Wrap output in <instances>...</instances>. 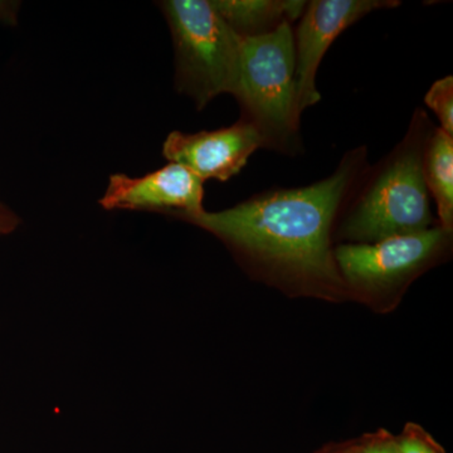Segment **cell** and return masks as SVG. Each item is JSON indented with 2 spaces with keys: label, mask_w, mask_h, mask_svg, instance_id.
Here are the masks:
<instances>
[{
  "label": "cell",
  "mask_w": 453,
  "mask_h": 453,
  "mask_svg": "<svg viewBox=\"0 0 453 453\" xmlns=\"http://www.w3.org/2000/svg\"><path fill=\"white\" fill-rule=\"evenodd\" d=\"M342 453H401L398 440L389 436L378 437Z\"/></svg>",
  "instance_id": "13"
},
{
  "label": "cell",
  "mask_w": 453,
  "mask_h": 453,
  "mask_svg": "<svg viewBox=\"0 0 453 453\" xmlns=\"http://www.w3.org/2000/svg\"><path fill=\"white\" fill-rule=\"evenodd\" d=\"M425 104L440 120L441 129L453 136V77L451 74L437 80L429 88Z\"/></svg>",
  "instance_id": "11"
},
{
  "label": "cell",
  "mask_w": 453,
  "mask_h": 453,
  "mask_svg": "<svg viewBox=\"0 0 453 453\" xmlns=\"http://www.w3.org/2000/svg\"><path fill=\"white\" fill-rule=\"evenodd\" d=\"M451 234L438 226L375 243L342 244L334 250V259L342 281L354 288L380 290L427 267L446 249Z\"/></svg>",
  "instance_id": "5"
},
{
  "label": "cell",
  "mask_w": 453,
  "mask_h": 453,
  "mask_svg": "<svg viewBox=\"0 0 453 453\" xmlns=\"http://www.w3.org/2000/svg\"><path fill=\"white\" fill-rule=\"evenodd\" d=\"M217 13L241 38H255L292 25L303 16L306 0H211Z\"/></svg>",
  "instance_id": "9"
},
{
  "label": "cell",
  "mask_w": 453,
  "mask_h": 453,
  "mask_svg": "<svg viewBox=\"0 0 453 453\" xmlns=\"http://www.w3.org/2000/svg\"><path fill=\"white\" fill-rule=\"evenodd\" d=\"M401 453H445L421 428H410L398 438Z\"/></svg>",
  "instance_id": "12"
},
{
  "label": "cell",
  "mask_w": 453,
  "mask_h": 453,
  "mask_svg": "<svg viewBox=\"0 0 453 453\" xmlns=\"http://www.w3.org/2000/svg\"><path fill=\"white\" fill-rule=\"evenodd\" d=\"M234 97L241 119L258 134L262 148L288 157L303 151L291 25L261 37L242 38Z\"/></svg>",
  "instance_id": "3"
},
{
  "label": "cell",
  "mask_w": 453,
  "mask_h": 453,
  "mask_svg": "<svg viewBox=\"0 0 453 453\" xmlns=\"http://www.w3.org/2000/svg\"><path fill=\"white\" fill-rule=\"evenodd\" d=\"M2 210H5V208H4V207H3V205H2V204H0V211H2Z\"/></svg>",
  "instance_id": "15"
},
{
  "label": "cell",
  "mask_w": 453,
  "mask_h": 453,
  "mask_svg": "<svg viewBox=\"0 0 453 453\" xmlns=\"http://www.w3.org/2000/svg\"><path fill=\"white\" fill-rule=\"evenodd\" d=\"M369 166L368 148L357 146L333 174L314 184L275 188L228 210H204L181 219L273 273L335 290L344 281L334 259V225Z\"/></svg>",
  "instance_id": "1"
},
{
  "label": "cell",
  "mask_w": 453,
  "mask_h": 453,
  "mask_svg": "<svg viewBox=\"0 0 453 453\" xmlns=\"http://www.w3.org/2000/svg\"><path fill=\"white\" fill-rule=\"evenodd\" d=\"M399 0H310L294 31L295 82L299 111L321 100L316 85L325 53L354 23L380 9L396 8Z\"/></svg>",
  "instance_id": "6"
},
{
  "label": "cell",
  "mask_w": 453,
  "mask_h": 453,
  "mask_svg": "<svg viewBox=\"0 0 453 453\" xmlns=\"http://www.w3.org/2000/svg\"><path fill=\"white\" fill-rule=\"evenodd\" d=\"M423 174L429 196L437 205L440 226H453V136L434 127L426 145Z\"/></svg>",
  "instance_id": "10"
},
{
  "label": "cell",
  "mask_w": 453,
  "mask_h": 453,
  "mask_svg": "<svg viewBox=\"0 0 453 453\" xmlns=\"http://www.w3.org/2000/svg\"><path fill=\"white\" fill-rule=\"evenodd\" d=\"M204 181L186 166L169 163L142 177L113 174L101 207L105 211H157L183 219L204 211Z\"/></svg>",
  "instance_id": "7"
},
{
  "label": "cell",
  "mask_w": 453,
  "mask_h": 453,
  "mask_svg": "<svg viewBox=\"0 0 453 453\" xmlns=\"http://www.w3.org/2000/svg\"><path fill=\"white\" fill-rule=\"evenodd\" d=\"M434 129L426 110L417 107L403 138L380 163L369 166L345 205L342 238L375 243L432 228L423 157Z\"/></svg>",
  "instance_id": "2"
},
{
  "label": "cell",
  "mask_w": 453,
  "mask_h": 453,
  "mask_svg": "<svg viewBox=\"0 0 453 453\" xmlns=\"http://www.w3.org/2000/svg\"><path fill=\"white\" fill-rule=\"evenodd\" d=\"M19 225V219L16 214L7 210L0 211V234H8L13 232Z\"/></svg>",
  "instance_id": "14"
},
{
  "label": "cell",
  "mask_w": 453,
  "mask_h": 453,
  "mask_svg": "<svg viewBox=\"0 0 453 453\" xmlns=\"http://www.w3.org/2000/svg\"><path fill=\"white\" fill-rule=\"evenodd\" d=\"M261 139L249 122L240 119L222 129L199 133L173 131L163 144V155L169 163L186 166L203 181H226L237 175L256 150Z\"/></svg>",
  "instance_id": "8"
},
{
  "label": "cell",
  "mask_w": 453,
  "mask_h": 453,
  "mask_svg": "<svg viewBox=\"0 0 453 453\" xmlns=\"http://www.w3.org/2000/svg\"><path fill=\"white\" fill-rule=\"evenodd\" d=\"M174 49L179 94L204 109L223 94L234 96L240 82L242 38L217 13L211 0L160 2Z\"/></svg>",
  "instance_id": "4"
}]
</instances>
